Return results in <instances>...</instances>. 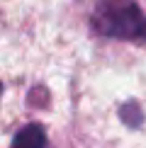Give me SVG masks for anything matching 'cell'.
I'll return each mask as SVG.
<instances>
[{
  "label": "cell",
  "mask_w": 146,
  "mask_h": 148,
  "mask_svg": "<svg viewBox=\"0 0 146 148\" xmlns=\"http://www.w3.org/2000/svg\"><path fill=\"white\" fill-rule=\"evenodd\" d=\"M95 27L100 34L119 39H146V17L132 0H102L95 10Z\"/></svg>",
  "instance_id": "1"
},
{
  "label": "cell",
  "mask_w": 146,
  "mask_h": 148,
  "mask_svg": "<svg viewBox=\"0 0 146 148\" xmlns=\"http://www.w3.org/2000/svg\"><path fill=\"white\" fill-rule=\"evenodd\" d=\"M12 148H46V131L39 124H29L20 129L12 138Z\"/></svg>",
  "instance_id": "2"
}]
</instances>
